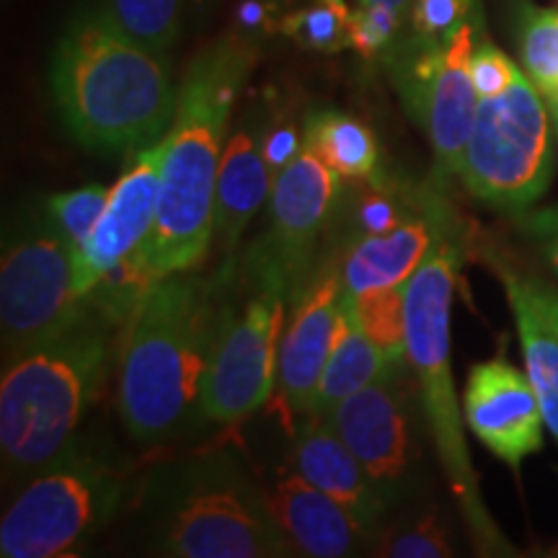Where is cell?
I'll use <instances>...</instances> for the list:
<instances>
[{"instance_id":"cell-13","label":"cell","mask_w":558,"mask_h":558,"mask_svg":"<svg viewBox=\"0 0 558 558\" xmlns=\"http://www.w3.org/2000/svg\"><path fill=\"white\" fill-rule=\"evenodd\" d=\"M344 295L339 262H318L303 290L290 300V316L279 341L277 386L284 407L295 416L316 414L320 375L329 360Z\"/></svg>"},{"instance_id":"cell-23","label":"cell","mask_w":558,"mask_h":558,"mask_svg":"<svg viewBox=\"0 0 558 558\" xmlns=\"http://www.w3.org/2000/svg\"><path fill=\"white\" fill-rule=\"evenodd\" d=\"M505 284L514 326H518L530 386H533L535 396H538L546 427L558 442V337L543 324L538 313L530 308L525 295L514 284Z\"/></svg>"},{"instance_id":"cell-26","label":"cell","mask_w":558,"mask_h":558,"mask_svg":"<svg viewBox=\"0 0 558 558\" xmlns=\"http://www.w3.org/2000/svg\"><path fill=\"white\" fill-rule=\"evenodd\" d=\"M282 34L308 52L352 47V9L344 0H308L282 21Z\"/></svg>"},{"instance_id":"cell-2","label":"cell","mask_w":558,"mask_h":558,"mask_svg":"<svg viewBox=\"0 0 558 558\" xmlns=\"http://www.w3.org/2000/svg\"><path fill=\"white\" fill-rule=\"evenodd\" d=\"M50 88L62 124L90 150L148 148L179 104L166 52L140 45L101 5L75 13L60 34Z\"/></svg>"},{"instance_id":"cell-36","label":"cell","mask_w":558,"mask_h":558,"mask_svg":"<svg viewBox=\"0 0 558 558\" xmlns=\"http://www.w3.org/2000/svg\"><path fill=\"white\" fill-rule=\"evenodd\" d=\"M300 148H303V135H298L292 124L264 128V156H267V163L275 177L298 156Z\"/></svg>"},{"instance_id":"cell-39","label":"cell","mask_w":558,"mask_h":558,"mask_svg":"<svg viewBox=\"0 0 558 558\" xmlns=\"http://www.w3.org/2000/svg\"><path fill=\"white\" fill-rule=\"evenodd\" d=\"M550 114H554V122H556V137H558V107H550Z\"/></svg>"},{"instance_id":"cell-33","label":"cell","mask_w":558,"mask_h":558,"mask_svg":"<svg viewBox=\"0 0 558 558\" xmlns=\"http://www.w3.org/2000/svg\"><path fill=\"white\" fill-rule=\"evenodd\" d=\"M518 75H520L518 65H514V62L509 60L492 39L481 34L476 50H473V58H471V78L481 99L505 94Z\"/></svg>"},{"instance_id":"cell-34","label":"cell","mask_w":558,"mask_h":558,"mask_svg":"<svg viewBox=\"0 0 558 558\" xmlns=\"http://www.w3.org/2000/svg\"><path fill=\"white\" fill-rule=\"evenodd\" d=\"M518 228L558 275V205L522 209L518 213Z\"/></svg>"},{"instance_id":"cell-29","label":"cell","mask_w":558,"mask_h":558,"mask_svg":"<svg viewBox=\"0 0 558 558\" xmlns=\"http://www.w3.org/2000/svg\"><path fill=\"white\" fill-rule=\"evenodd\" d=\"M107 202L109 186L88 184L73 192L52 194V197H47L45 207L52 215V220L58 222V228L65 233V239L73 243L75 254H78V248L88 241L94 228L99 226Z\"/></svg>"},{"instance_id":"cell-11","label":"cell","mask_w":558,"mask_h":558,"mask_svg":"<svg viewBox=\"0 0 558 558\" xmlns=\"http://www.w3.org/2000/svg\"><path fill=\"white\" fill-rule=\"evenodd\" d=\"M484 34V13L465 21L445 41H418L401 34L386 54L390 75L409 114L427 132L437 171L460 177L478 111V90L471 78V58Z\"/></svg>"},{"instance_id":"cell-37","label":"cell","mask_w":558,"mask_h":558,"mask_svg":"<svg viewBox=\"0 0 558 558\" xmlns=\"http://www.w3.org/2000/svg\"><path fill=\"white\" fill-rule=\"evenodd\" d=\"M357 5H365V9H386L401 13V16H409L411 0H357Z\"/></svg>"},{"instance_id":"cell-20","label":"cell","mask_w":558,"mask_h":558,"mask_svg":"<svg viewBox=\"0 0 558 558\" xmlns=\"http://www.w3.org/2000/svg\"><path fill=\"white\" fill-rule=\"evenodd\" d=\"M271 186L275 173L264 156V128L241 124L228 135L215 194L213 243H218L228 256L239 248L251 220L271 194Z\"/></svg>"},{"instance_id":"cell-31","label":"cell","mask_w":558,"mask_h":558,"mask_svg":"<svg viewBox=\"0 0 558 558\" xmlns=\"http://www.w3.org/2000/svg\"><path fill=\"white\" fill-rule=\"evenodd\" d=\"M478 9V0H411L407 34L418 41H445Z\"/></svg>"},{"instance_id":"cell-5","label":"cell","mask_w":558,"mask_h":558,"mask_svg":"<svg viewBox=\"0 0 558 558\" xmlns=\"http://www.w3.org/2000/svg\"><path fill=\"white\" fill-rule=\"evenodd\" d=\"M111 318L94 303L73 329L3 365L0 450L5 473L34 476L73 448L109 367Z\"/></svg>"},{"instance_id":"cell-38","label":"cell","mask_w":558,"mask_h":558,"mask_svg":"<svg viewBox=\"0 0 558 558\" xmlns=\"http://www.w3.org/2000/svg\"><path fill=\"white\" fill-rule=\"evenodd\" d=\"M209 3H213V0H194V5H197V9H207Z\"/></svg>"},{"instance_id":"cell-17","label":"cell","mask_w":558,"mask_h":558,"mask_svg":"<svg viewBox=\"0 0 558 558\" xmlns=\"http://www.w3.org/2000/svg\"><path fill=\"white\" fill-rule=\"evenodd\" d=\"M292 469L344 507L349 518L375 543L393 501L375 484L329 418L305 416L292 445Z\"/></svg>"},{"instance_id":"cell-15","label":"cell","mask_w":558,"mask_h":558,"mask_svg":"<svg viewBox=\"0 0 558 558\" xmlns=\"http://www.w3.org/2000/svg\"><path fill=\"white\" fill-rule=\"evenodd\" d=\"M401 380L403 367L383 375L339 403L329 418L393 505L403 492L414 450L409 401Z\"/></svg>"},{"instance_id":"cell-27","label":"cell","mask_w":558,"mask_h":558,"mask_svg":"<svg viewBox=\"0 0 558 558\" xmlns=\"http://www.w3.org/2000/svg\"><path fill=\"white\" fill-rule=\"evenodd\" d=\"M101 9L140 45L166 52L179 37L184 0H101Z\"/></svg>"},{"instance_id":"cell-32","label":"cell","mask_w":558,"mask_h":558,"mask_svg":"<svg viewBox=\"0 0 558 558\" xmlns=\"http://www.w3.org/2000/svg\"><path fill=\"white\" fill-rule=\"evenodd\" d=\"M401 13L357 5L352 11V47L362 58H386L401 37Z\"/></svg>"},{"instance_id":"cell-35","label":"cell","mask_w":558,"mask_h":558,"mask_svg":"<svg viewBox=\"0 0 558 558\" xmlns=\"http://www.w3.org/2000/svg\"><path fill=\"white\" fill-rule=\"evenodd\" d=\"M497 275L501 282L514 284V288L525 295L530 308L538 313L543 324H546L548 329L558 337V288H554V284H546L538 277L520 275V271L507 267V264H497Z\"/></svg>"},{"instance_id":"cell-19","label":"cell","mask_w":558,"mask_h":558,"mask_svg":"<svg viewBox=\"0 0 558 558\" xmlns=\"http://www.w3.org/2000/svg\"><path fill=\"white\" fill-rule=\"evenodd\" d=\"M275 520L300 556L344 558L373 548L357 522L300 473L282 471L267 492Z\"/></svg>"},{"instance_id":"cell-22","label":"cell","mask_w":558,"mask_h":558,"mask_svg":"<svg viewBox=\"0 0 558 558\" xmlns=\"http://www.w3.org/2000/svg\"><path fill=\"white\" fill-rule=\"evenodd\" d=\"M303 140L341 179H378L380 148L373 130L341 111L320 109L308 114Z\"/></svg>"},{"instance_id":"cell-7","label":"cell","mask_w":558,"mask_h":558,"mask_svg":"<svg viewBox=\"0 0 558 558\" xmlns=\"http://www.w3.org/2000/svg\"><path fill=\"white\" fill-rule=\"evenodd\" d=\"M156 554L177 558L298 556L269 497L228 452L181 463L166 484L156 520Z\"/></svg>"},{"instance_id":"cell-16","label":"cell","mask_w":558,"mask_h":558,"mask_svg":"<svg viewBox=\"0 0 558 558\" xmlns=\"http://www.w3.org/2000/svg\"><path fill=\"white\" fill-rule=\"evenodd\" d=\"M463 416L478 442L512 469L543 448L546 418L538 396L530 386L527 373L501 357L471 367Z\"/></svg>"},{"instance_id":"cell-1","label":"cell","mask_w":558,"mask_h":558,"mask_svg":"<svg viewBox=\"0 0 558 558\" xmlns=\"http://www.w3.org/2000/svg\"><path fill=\"white\" fill-rule=\"evenodd\" d=\"M254 62L256 47L230 34L202 50L179 83L177 114L166 132L156 222L124 262L145 288L160 277L194 271L213 248L230 111Z\"/></svg>"},{"instance_id":"cell-9","label":"cell","mask_w":558,"mask_h":558,"mask_svg":"<svg viewBox=\"0 0 558 558\" xmlns=\"http://www.w3.org/2000/svg\"><path fill=\"white\" fill-rule=\"evenodd\" d=\"M90 300L75 290V248L45 209L13 220L0 262L3 365L58 339L86 316Z\"/></svg>"},{"instance_id":"cell-40","label":"cell","mask_w":558,"mask_h":558,"mask_svg":"<svg viewBox=\"0 0 558 558\" xmlns=\"http://www.w3.org/2000/svg\"><path fill=\"white\" fill-rule=\"evenodd\" d=\"M554 556H558V548H556V550H554Z\"/></svg>"},{"instance_id":"cell-6","label":"cell","mask_w":558,"mask_h":558,"mask_svg":"<svg viewBox=\"0 0 558 558\" xmlns=\"http://www.w3.org/2000/svg\"><path fill=\"white\" fill-rule=\"evenodd\" d=\"M218 288V320L202 383V414L207 422L228 427L262 409L275 388L290 279L269 239H264L248 251L239 269L226 262Z\"/></svg>"},{"instance_id":"cell-28","label":"cell","mask_w":558,"mask_h":558,"mask_svg":"<svg viewBox=\"0 0 558 558\" xmlns=\"http://www.w3.org/2000/svg\"><path fill=\"white\" fill-rule=\"evenodd\" d=\"M375 554L393 558H442L452 556L448 522L439 518L437 509L403 520L393 527H380L373 543Z\"/></svg>"},{"instance_id":"cell-21","label":"cell","mask_w":558,"mask_h":558,"mask_svg":"<svg viewBox=\"0 0 558 558\" xmlns=\"http://www.w3.org/2000/svg\"><path fill=\"white\" fill-rule=\"evenodd\" d=\"M401 367L407 365L390 362L380 352L378 344L367 337L357 318L354 300L347 292L337 320V333H333L329 360H326L324 375H320L318 403L313 416L331 418L333 411L339 409V403H344L349 396Z\"/></svg>"},{"instance_id":"cell-10","label":"cell","mask_w":558,"mask_h":558,"mask_svg":"<svg viewBox=\"0 0 558 558\" xmlns=\"http://www.w3.org/2000/svg\"><path fill=\"white\" fill-rule=\"evenodd\" d=\"M460 179L484 205L522 213L548 192L554 148L546 96L525 73L505 94L478 101Z\"/></svg>"},{"instance_id":"cell-18","label":"cell","mask_w":558,"mask_h":558,"mask_svg":"<svg viewBox=\"0 0 558 558\" xmlns=\"http://www.w3.org/2000/svg\"><path fill=\"white\" fill-rule=\"evenodd\" d=\"M445 213L448 202L437 194H427L424 205L396 228L349 241L339 262L349 295L390 284H409L414 271L427 259Z\"/></svg>"},{"instance_id":"cell-25","label":"cell","mask_w":558,"mask_h":558,"mask_svg":"<svg viewBox=\"0 0 558 558\" xmlns=\"http://www.w3.org/2000/svg\"><path fill=\"white\" fill-rule=\"evenodd\" d=\"M362 329L396 365L407 360V284L375 288L352 295Z\"/></svg>"},{"instance_id":"cell-12","label":"cell","mask_w":558,"mask_h":558,"mask_svg":"<svg viewBox=\"0 0 558 558\" xmlns=\"http://www.w3.org/2000/svg\"><path fill=\"white\" fill-rule=\"evenodd\" d=\"M166 135L132 153V160L117 184L109 190V202L99 226L75 254V290L90 298L120 264L130 259L150 235L158 215L160 171H163Z\"/></svg>"},{"instance_id":"cell-4","label":"cell","mask_w":558,"mask_h":558,"mask_svg":"<svg viewBox=\"0 0 558 558\" xmlns=\"http://www.w3.org/2000/svg\"><path fill=\"white\" fill-rule=\"evenodd\" d=\"M463 256V230L448 207L427 259L407 284V360L416 375L418 403L439 465L450 481L473 543L486 556H512V546L481 499L478 476L465 445V416L452 380L450 311Z\"/></svg>"},{"instance_id":"cell-30","label":"cell","mask_w":558,"mask_h":558,"mask_svg":"<svg viewBox=\"0 0 558 558\" xmlns=\"http://www.w3.org/2000/svg\"><path fill=\"white\" fill-rule=\"evenodd\" d=\"M424 199H427V192L416 202L414 197H401L396 190L383 186V181L373 179V190L365 192V197L357 202V209L352 215V241L362 239V235L383 233V230L396 228L409 215H414L424 205Z\"/></svg>"},{"instance_id":"cell-14","label":"cell","mask_w":558,"mask_h":558,"mask_svg":"<svg viewBox=\"0 0 558 558\" xmlns=\"http://www.w3.org/2000/svg\"><path fill=\"white\" fill-rule=\"evenodd\" d=\"M339 173L303 140V148L275 177L269 194V243L290 279V300L303 290L313 269L320 233L339 194Z\"/></svg>"},{"instance_id":"cell-3","label":"cell","mask_w":558,"mask_h":558,"mask_svg":"<svg viewBox=\"0 0 558 558\" xmlns=\"http://www.w3.org/2000/svg\"><path fill=\"white\" fill-rule=\"evenodd\" d=\"M218 277H160L143 290L117 347V409L137 442H160L202 422Z\"/></svg>"},{"instance_id":"cell-8","label":"cell","mask_w":558,"mask_h":558,"mask_svg":"<svg viewBox=\"0 0 558 558\" xmlns=\"http://www.w3.org/2000/svg\"><path fill=\"white\" fill-rule=\"evenodd\" d=\"M124 497L122 473L83 448H70L34 473L0 522L3 558L78 556L109 525Z\"/></svg>"},{"instance_id":"cell-24","label":"cell","mask_w":558,"mask_h":558,"mask_svg":"<svg viewBox=\"0 0 558 558\" xmlns=\"http://www.w3.org/2000/svg\"><path fill=\"white\" fill-rule=\"evenodd\" d=\"M520 54L525 75L546 96L558 101V11L522 5L520 11Z\"/></svg>"}]
</instances>
